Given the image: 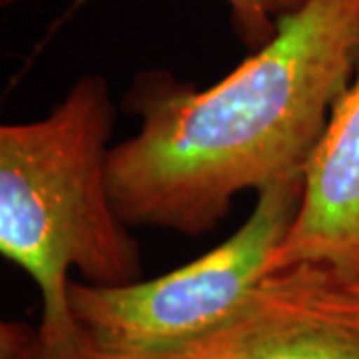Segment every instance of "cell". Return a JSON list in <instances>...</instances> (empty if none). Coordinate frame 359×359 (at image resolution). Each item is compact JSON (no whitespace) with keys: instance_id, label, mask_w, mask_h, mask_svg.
I'll use <instances>...</instances> for the list:
<instances>
[{"instance_id":"obj_4","label":"cell","mask_w":359,"mask_h":359,"mask_svg":"<svg viewBox=\"0 0 359 359\" xmlns=\"http://www.w3.org/2000/svg\"><path fill=\"white\" fill-rule=\"evenodd\" d=\"M306 188L299 174L257 192L244 226L224 244L150 282L92 285L70 280L78 327L124 346L176 341L231 316L268 276V264L294 226Z\"/></svg>"},{"instance_id":"obj_5","label":"cell","mask_w":359,"mask_h":359,"mask_svg":"<svg viewBox=\"0 0 359 359\" xmlns=\"http://www.w3.org/2000/svg\"><path fill=\"white\" fill-rule=\"evenodd\" d=\"M302 264L359 283V76L335 102L309 158L297 218L269 259L268 276Z\"/></svg>"},{"instance_id":"obj_6","label":"cell","mask_w":359,"mask_h":359,"mask_svg":"<svg viewBox=\"0 0 359 359\" xmlns=\"http://www.w3.org/2000/svg\"><path fill=\"white\" fill-rule=\"evenodd\" d=\"M16 2V0H4ZM82 4L86 0H74ZM230 6L231 26L236 34L256 52L278 34V25L287 14L299 11L308 0H226Z\"/></svg>"},{"instance_id":"obj_2","label":"cell","mask_w":359,"mask_h":359,"mask_svg":"<svg viewBox=\"0 0 359 359\" xmlns=\"http://www.w3.org/2000/svg\"><path fill=\"white\" fill-rule=\"evenodd\" d=\"M114 104L102 76H84L48 116L0 128V254L40 292L39 332L76 330L68 271L92 285L140 282V245L108 188Z\"/></svg>"},{"instance_id":"obj_1","label":"cell","mask_w":359,"mask_h":359,"mask_svg":"<svg viewBox=\"0 0 359 359\" xmlns=\"http://www.w3.org/2000/svg\"><path fill=\"white\" fill-rule=\"evenodd\" d=\"M359 66V0H308L216 86L146 72L128 92L140 132L108 152V188L126 226L214 230L244 190L306 174Z\"/></svg>"},{"instance_id":"obj_3","label":"cell","mask_w":359,"mask_h":359,"mask_svg":"<svg viewBox=\"0 0 359 359\" xmlns=\"http://www.w3.org/2000/svg\"><path fill=\"white\" fill-rule=\"evenodd\" d=\"M0 359H359V283L323 266L269 273L218 325L152 346L110 344L76 330L44 339L39 327L2 321Z\"/></svg>"}]
</instances>
